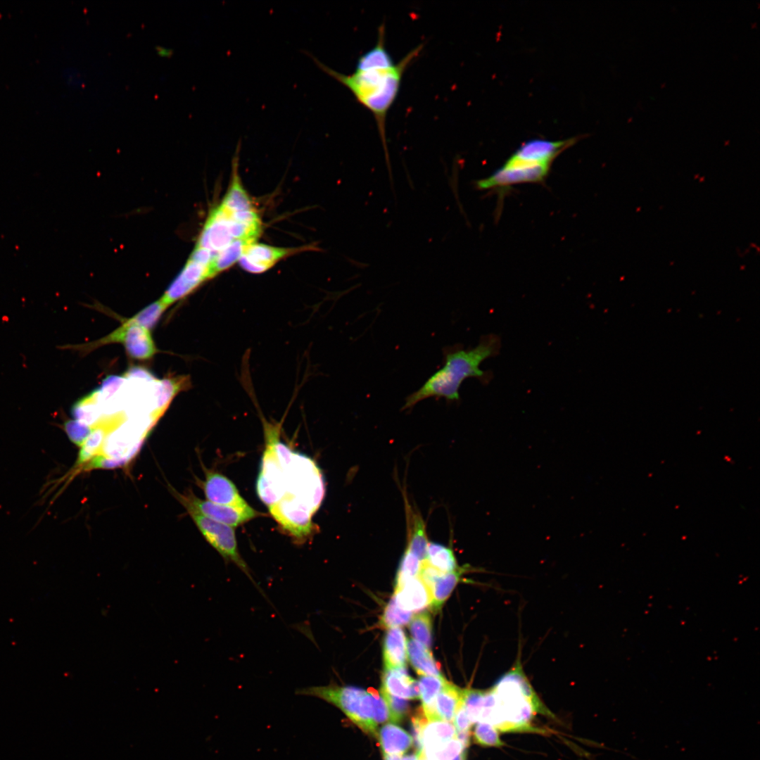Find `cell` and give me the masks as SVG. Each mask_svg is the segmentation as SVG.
<instances>
[{
	"mask_svg": "<svg viewBox=\"0 0 760 760\" xmlns=\"http://www.w3.org/2000/svg\"><path fill=\"white\" fill-rule=\"evenodd\" d=\"M262 422L265 448L256 482L258 495L280 526H305L324 496L322 474L311 458L280 441V422L263 417Z\"/></svg>",
	"mask_w": 760,
	"mask_h": 760,
	"instance_id": "cell-1",
	"label": "cell"
},
{
	"mask_svg": "<svg viewBox=\"0 0 760 760\" xmlns=\"http://www.w3.org/2000/svg\"><path fill=\"white\" fill-rule=\"evenodd\" d=\"M385 34V25L381 24L378 28L375 45L358 58L355 70L350 75L334 70L314 56L309 55L322 71L347 87L356 101L372 113L382 141L392 181L387 149L386 120L388 113L400 91L403 74L418 57L422 51L423 44L412 49L395 63L386 48Z\"/></svg>",
	"mask_w": 760,
	"mask_h": 760,
	"instance_id": "cell-2",
	"label": "cell"
},
{
	"mask_svg": "<svg viewBox=\"0 0 760 760\" xmlns=\"http://www.w3.org/2000/svg\"><path fill=\"white\" fill-rule=\"evenodd\" d=\"M500 339L495 334L481 338L479 344L464 349L461 344L448 346L443 349V366L433 373L417 391L407 395L402 410H410L416 404L430 398H444L448 403L460 400L459 389L468 378H476L483 384L490 379L488 372L479 367L486 359L496 355Z\"/></svg>",
	"mask_w": 760,
	"mask_h": 760,
	"instance_id": "cell-3",
	"label": "cell"
},
{
	"mask_svg": "<svg viewBox=\"0 0 760 760\" xmlns=\"http://www.w3.org/2000/svg\"><path fill=\"white\" fill-rule=\"evenodd\" d=\"M490 690L494 702L489 724L498 730H535L530 724L535 714H547V710L526 678L519 660Z\"/></svg>",
	"mask_w": 760,
	"mask_h": 760,
	"instance_id": "cell-4",
	"label": "cell"
},
{
	"mask_svg": "<svg viewBox=\"0 0 760 760\" xmlns=\"http://www.w3.org/2000/svg\"><path fill=\"white\" fill-rule=\"evenodd\" d=\"M299 695L322 699L334 705L364 732L377 736L379 723L389 718L387 706L376 690L366 691L360 688L329 683L298 689Z\"/></svg>",
	"mask_w": 760,
	"mask_h": 760,
	"instance_id": "cell-5",
	"label": "cell"
},
{
	"mask_svg": "<svg viewBox=\"0 0 760 760\" xmlns=\"http://www.w3.org/2000/svg\"><path fill=\"white\" fill-rule=\"evenodd\" d=\"M262 222L256 208L238 210L221 201L209 214L196 247L208 251L213 258L239 239L256 241Z\"/></svg>",
	"mask_w": 760,
	"mask_h": 760,
	"instance_id": "cell-6",
	"label": "cell"
},
{
	"mask_svg": "<svg viewBox=\"0 0 760 760\" xmlns=\"http://www.w3.org/2000/svg\"><path fill=\"white\" fill-rule=\"evenodd\" d=\"M188 512L208 543L227 562L236 565L256 585L248 566L240 555L234 528L196 512Z\"/></svg>",
	"mask_w": 760,
	"mask_h": 760,
	"instance_id": "cell-7",
	"label": "cell"
},
{
	"mask_svg": "<svg viewBox=\"0 0 760 760\" xmlns=\"http://www.w3.org/2000/svg\"><path fill=\"white\" fill-rule=\"evenodd\" d=\"M113 343H122L127 354L136 360H148L157 352L150 331L134 322L131 318L106 336L87 345L84 350Z\"/></svg>",
	"mask_w": 760,
	"mask_h": 760,
	"instance_id": "cell-8",
	"label": "cell"
},
{
	"mask_svg": "<svg viewBox=\"0 0 760 760\" xmlns=\"http://www.w3.org/2000/svg\"><path fill=\"white\" fill-rule=\"evenodd\" d=\"M179 500L187 511L196 512L209 519L233 528L265 515L250 505L246 507H237L220 505L208 500H203L191 492L186 495H179Z\"/></svg>",
	"mask_w": 760,
	"mask_h": 760,
	"instance_id": "cell-9",
	"label": "cell"
},
{
	"mask_svg": "<svg viewBox=\"0 0 760 760\" xmlns=\"http://www.w3.org/2000/svg\"><path fill=\"white\" fill-rule=\"evenodd\" d=\"M574 139L564 141L533 139L524 143L504 164L505 166L550 165L553 160L574 143Z\"/></svg>",
	"mask_w": 760,
	"mask_h": 760,
	"instance_id": "cell-10",
	"label": "cell"
},
{
	"mask_svg": "<svg viewBox=\"0 0 760 760\" xmlns=\"http://www.w3.org/2000/svg\"><path fill=\"white\" fill-rule=\"evenodd\" d=\"M315 248L310 245L295 248L276 247L255 242L247 248L239 262L245 271L260 274L267 271L284 258Z\"/></svg>",
	"mask_w": 760,
	"mask_h": 760,
	"instance_id": "cell-11",
	"label": "cell"
},
{
	"mask_svg": "<svg viewBox=\"0 0 760 760\" xmlns=\"http://www.w3.org/2000/svg\"><path fill=\"white\" fill-rule=\"evenodd\" d=\"M550 165H535L507 167L503 165L489 177L474 182L479 190L507 187L526 182H540L548 174Z\"/></svg>",
	"mask_w": 760,
	"mask_h": 760,
	"instance_id": "cell-12",
	"label": "cell"
},
{
	"mask_svg": "<svg viewBox=\"0 0 760 760\" xmlns=\"http://www.w3.org/2000/svg\"><path fill=\"white\" fill-rule=\"evenodd\" d=\"M210 279L209 266L189 258L160 300L168 307L191 293Z\"/></svg>",
	"mask_w": 760,
	"mask_h": 760,
	"instance_id": "cell-13",
	"label": "cell"
},
{
	"mask_svg": "<svg viewBox=\"0 0 760 760\" xmlns=\"http://www.w3.org/2000/svg\"><path fill=\"white\" fill-rule=\"evenodd\" d=\"M203 489L207 500L210 502L237 507L249 505L241 497L235 484L217 471H206Z\"/></svg>",
	"mask_w": 760,
	"mask_h": 760,
	"instance_id": "cell-14",
	"label": "cell"
},
{
	"mask_svg": "<svg viewBox=\"0 0 760 760\" xmlns=\"http://www.w3.org/2000/svg\"><path fill=\"white\" fill-rule=\"evenodd\" d=\"M393 598L398 607L411 612L430 607L431 603L429 590L418 576L394 590Z\"/></svg>",
	"mask_w": 760,
	"mask_h": 760,
	"instance_id": "cell-15",
	"label": "cell"
},
{
	"mask_svg": "<svg viewBox=\"0 0 760 760\" xmlns=\"http://www.w3.org/2000/svg\"><path fill=\"white\" fill-rule=\"evenodd\" d=\"M381 690L402 699H416L419 697L418 683L410 676L405 667L384 669Z\"/></svg>",
	"mask_w": 760,
	"mask_h": 760,
	"instance_id": "cell-16",
	"label": "cell"
},
{
	"mask_svg": "<svg viewBox=\"0 0 760 760\" xmlns=\"http://www.w3.org/2000/svg\"><path fill=\"white\" fill-rule=\"evenodd\" d=\"M407 659V642L404 631L390 628L384 637L383 660L384 669L405 667Z\"/></svg>",
	"mask_w": 760,
	"mask_h": 760,
	"instance_id": "cell-17",
	"label": "cell"
},
{
	"mask_svg": "<svg viewBox=\"0 0 760 760\" xmlns=\"http://www.w3.org/2000/svg\"><path fill=\"white\" fill-rule=\"evenodd\" d=\"M456 730L450 722L429 721L422 733V754L428 758L442 749L450 740L456 737Z\"/></svg>",
	"mask_w": 760,
	"mask_h": 760,
	"instance_id": "cell-18",
	"label": "cell"
},
{
	"mask_svg": "<svg viewBox=\"0 0 760 760\" xmlns=\"http://www.w3.org/2000/svg\"><path fill=\"white\" fill-rule=\"evenodd\" d=\"M464 690L445 681L438 694L435 704L437 721L450 722L464 703Z\"/></svg>",
	"mask_w": 760,
	"mask_h": 760,
	"instance_id": "cell-19",
	"label": "cell"
},
{
	"mask_svg": "<svg viewBox=\"0 0 760 760\" xmlns=\"http://www.w3.org/2000/svg\"><path fill=\"white\" fill-rule=\"evenodd\" d=\"M120 422V418H113L103 423L99 422L94 427L91 433L80 446L76 462L77 466L89 462L95 456L101 453V447L105 443L108 433Z\"/></svg>",
	"mask_w": 760,
	"mask_h": 760,
	"instance_id": "cell-20",
	"label": "cell"
},
{
	"mask_svg": "<svg viewBox=\"0 0 760 760\" xmlns=\"http://www.w3.org/2000/svg\"><path fill=\"white\" fill-rule=\"evenodd\" d=\"M377 737L384 755H403L413 742L412 736L407 732L392 723L381 727Z\"/></svg>",
	"mask_w": 760,
	"mask_h": 760,
	"instance_id": "cell-21",
	"label": "cell"
},
{
	"mask_svg": "<svg viewBox=\"0 0 760 760\" xmlns=\"http://www.w3.org/2000/svg\"><path fill=\"white\" fill-rule=\"evenodd\" d=\"M190 386L186 376L156 380L154 384V416L158 418L167 407L175 395Z\"/></svg>",
	"mask_w": 760,
	"mask_h": 760,
	"instance_id": "cell-22",
	"label": "cell"
},
{
	"mask_svg": "<svg viewBox=\"0 0 760 760\" xmlns=\"http://www.w3.org/2000/svg\"><path fill=\"white\" fill-rule=\"evenodd\" d=\"M407 654L413 669L419 676L443 677L432 653L416 640H410L407 642Z\"/></svg>",
	"mask_w": 760,
	"mask_h": 760,
	"instance_id": "cell-23",
	"label": "cell"
},
{
	"mask_svg": "<svg viewBox=\"0 0 760 760\" xmlns=\"http://www.w3.org/2000/svg\"><path fill=\"white\" fill-rule=\"evenodd\" d=\"M255 242L257 241L248 239L236 240L228 247L219 252L210 264V279L239 262L247 248Z\"/></svg>",
	"mask_w": 760,
	"mask_h": 760,
	"instance_id": "cell-24",
	"label": "cell"
},
{
	"mask_svg": "<svg viewBox=\"0 0 760 760\" xmlns=\"http://www.w3.org/2000/svg\"><path fill=\"white\" fill-rule=\"evenodd\" d=\"M446 680L444 677L422 676L418 682L419 697L422 702V709L428 721H437L435 713V704L438 694Z\"/></svg>",
	"mask_w": 760,
	"mask_h": 760,
	"instance_id": "cell-25",
	"label": "cell"
},
{
	"mask_svg": "<svg viewBox=\"0 0 760 760\" xmlns=\"http://www.w3.org/2000/svg\"><path fill=\"white\" fill-rule=\"evenodd\" d=\"M464 569L459 568L454 571L444 573L439 576L429 589L431 597V609L438 611L455 588L460 580Z\"/></svg>",
	"mask_w": 760,
	"mask_h": 760,
	"instance_id": "cell-26",
	"label": "cell"
},
{
	"mask_svg": "<svg viewBox=\"0 0 760 760\" xmlns=\"http://www.w3.org/2000/svg\"><path fill=\"white\" fill-rule=\"evenodd\" d=\"M101 410L96 399V390L80 399L72 408L75 419L89 426H95L101 417Z\"/></svg>",
	"mask_w": 760,
	"mask_h": 760,
	"instance_id": "cell-27",
	"label": "cell"
},
{
	"mask_svg": "<svg viewBox=\"0 0 760 760\" xmlns=\"http://www.w3.org/2000/svg\"><path fill=\"white\" fill-rule=\"evenodd\" d=\"M426 559L431 565L443 573L459 569L452 549L441 544L429 542Z\"/></svg>",
	"mask_w": 760,
	"mask_h": 760,
	"instance_id": "cell-28",
	"label": "cell"
},
{
	"mask_svg": "<svg viewBox=\"0 0 760 760\" xmlns=\"http://www.w3.org/2000/svg\"><path fill=\"white\" fill-rule=\"evenodd\" d=\"M409 628L414 640L429 650L432 642V621L429 614L424 612L414 615Z\"/></svg>",
	"mask_w": 760,
	"mask_h": 760,
	"instance_id": "cell-29",
	"label": "cell"
},
{
	"mask_svg": "<svg viewBox=\"0 0 760 760\" xmlns=\"http://www.w3.org/2000/svg\"><path fill=\"white\" fill-rule=\"evenodd\" d=\"M421 560L408 550H405L397 572L394 590L399 589L407 581L418 575Z\"/></svg>",
	"mask_w": 760,
	"mask_h": 760,
	"instance_id": "cell-30",
	"label": "cell"
},
{
	"mask_svg": "<svg viewBox=\"0 0 760 760\" xmlns=\"http://www.w3.org/2000/svg\"><path fill=\"white\" fill-rule=\"evenodd\" d=\"M412 618V612L403 610L398 607L393 597L384 609L380 625L384 628H394L408 623Z\"/></svg>",
	"mask_w": 760,
	"mask_h": 760,
	"instance_id": "cell-31",
	"label": "cell"
},
{
	"mask_svg": "<svg viewBox=\"0 0 760 760\" xmlns=\"http://www.w3.org/2000/svg\"><path fill=\"white\" fill-rule=\"evenodd\" d=\"M167 308V306L160 298L142 309L131 319L150 331L157 324L161 315Z\"/></svg>",
	"mask_w": 760,
	"mask_h": 760,
	"instance_id": "cell-32",
	"label": "cell"
},
{
	"mask_svg": "<svg viewBox=\"0 0 760 760\" xmlns=\"http://www.w3.org/2000/svg\"><path fill=\"white\" fill-rule=\"evenodd\" d=\"M476 742L483 746L500 747L502 745L498 730L492 725L479 722L474 731Z\"/></svg>",
	"mask_w": 760,
	"mask_h": 760,
	"instance_id": "cell-33",
	"label": "cell"
},
{
	"mask_svg": "<svg viewBox=\"0 0 760 760\" xmlns=\"http://www.w3.org/2000/svg\"><path fill=\"white\" fill-rule=\"evenodd\" d=\"M94 427L75 419L68 420L63 424V429L68 437L77 446H81L83 444Z\"/></svg>",
	"mask_w": 760,
	"mask_h": 760,
	"instance_id": "cell-34",
	"label": "cell"
},
{
	"mask_svg": "<svg viewBox=\"0 0 760 760\" xmlns=\"http://www.w3.org/2000/svg\"><path fill=\"white\" fill-rule=\"evenodd\" d=\"M381 694L388 710L389 720L393 723L401 721L408 711L407 702L383 690Z\"/></svg>",
	"mask_w": 760,
	"mask_h": 760,
	"instance_id": "cell-35",
	"label": "cell"
},
{
	"mask_svg": "<svg viewBox=\"0 0 760 760\" xmlns=\"http://www.w3.org/2000/svg\"><path fill=\"white\" fill-rule=\"evenodd\" d=\"M428 722V719L426 717L422 708L419 709L416 714L412 717V737L417 749V752L420 754H422L423 751L422 733Z\"/></svg>",
	"mask_w": 760,
	"mask_h": 760,
	"instance_id": "cell-36",
	"label": "cell"
},
{
	"mask_svg": "<svg viewBox=\"0 0 760 760\" xmlns=\"http://www.w3.org/2000/svg\"><path fill=\"white\" fill-rule=\"evenodd\" d=\"M465 749L462 743L455 737L450 740L442 749L429 756L427 759L452 760Z\"/></svg>",
	"mask_w": 760,
	"mask_h": 760,
	"instance_id": "cell-37",
	"label": "cell"
},
{
	"mask_svg": "<svg viewBox=\"0 0 760 760\" xmlns=\"http://www.w3.org/2000/svg\"><path fill=\"white\" fill-rule=\"evenodd\" d=\"M453 723L456 733L470 731L472 723L470 721L463 704L455 714L453 718Z\"/></svg>",
	"mask_w": 760,
	"mask_h": 760,
	"instance_id": "cell-38",
	"label": "cell"
},
{
	"mask_svg": "<svg viewBox=\"0 0 760 760\" xmlns=\"http://www.w3.org/2000/svg\"><path fill=\"white\" fill-rule=\"evenodd\" d=\"M65 78L67 81V83L72 86H77L80 84V75L78 74V72H75L74 69H67V71L65 72Z\"/></svg>",
	"mask_w": 760,
	"mask_h": 760,
	"instance_id": "cell-39",
	"label": "cell"
},
{
	"mask_svg": "<svg viewBox=\"0 0 760 760\" xmlns=\"http://www.w3.org/2000/svg\"><path fill=\"white\" fill-rule=\"evenodd\" d=\"M156 50L160 56L163 57H170L173 54L172 49L161 45L156 46Z\"/></svg>",
	"mask_w": 760,
	"mask_h": 760,
	"instance_id": "cell-40",
	"label": "cell"
},
{
	"mask_svg": "<svg viewBox=\"0 0 760 760\" xmlns=\"http://www.w3.org/2000/svg\"><path fill=\"white\" fill-rule=\"evenodd\" d=\"M422 754L416 752L412 754L406 755L401 760H419Z\"/></svg>",
	"mask_w": 760,
	"mask_h": 760,
	"instance_id": "cell-41",
	"label": "cell"
},
{
	"mask_svg": "<svg viewBox=\"0 0 760 760\" xmlns=\"http://www.w3.org/2000/svg\"><path fill=\"white\" fill-rule=\"evenodd\" d=\"M401 756L400 754L384 755V760H401Z\"/></svg>",
	"mask_w": 760,
	"mask_h": 760,
	"instance_id": "cell-42",
	"label": "cell"
},
{
	"mask_svg": "<svg viewBox=\"0 0 760 760\" xmlns=\"http://www.w3.org/2000/svg\"><path fill=\"white\" fill-rule=\"evenodd\" d=\"M453 760H466V751H463Z\"/></svg>",
	"mask_w": 760,
	"mask_h": 760,
	"instance_id": "cell-43",
	"label": "cell"
}]
</instances>
